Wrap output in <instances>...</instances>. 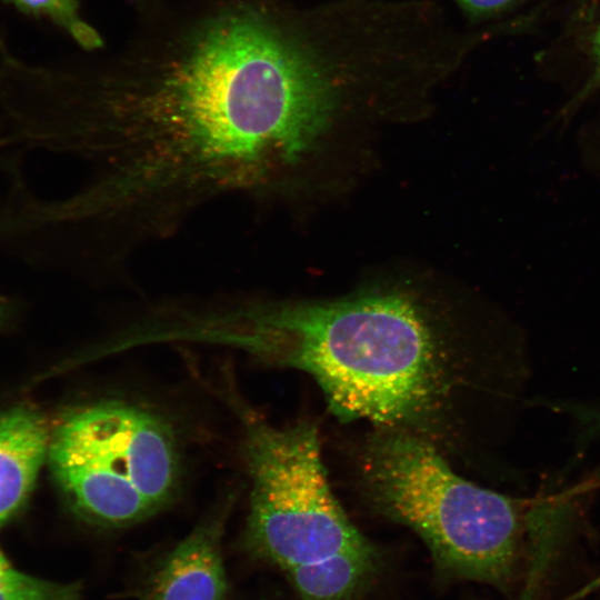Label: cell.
<instances>
[{
  "mask_svg": "<svg viewBox=\"0 0 600 600\" xmlns=\"http://www.w3.org/2000/svg\"><path fill=\"white\" fill-rule=\"evenodd\" d=\"M123 36L70 69L34 70L23 143L82 160L52 226L121 268L203 204L256 196L332 124L341 69L279 0H130Z\"/></svg>",
  "mask_w": 600,
  "mask_h": 600,
  "instance_id": "obj_1",
  "label": "cell"
},
{
  "mask_svg": "<svg viewBox=\"0 0 600 600\" xmlns=\"http://www.w3.org/2000/svg\"><path fill=\"white\" fill-rule=\"evenodd\" d=\"M217 338L279 367L308 373L341 421L414 434L441 452L458 448L478 356L416 296L379 290L326 301H238Z\"/></svg>",
  "mask_w": 600,
  "mask_h": 600,
  "instance_id": "obj_2",
  "label": "cell"
},
{
  "mask_svg": "<svg viewBox=\"0 0 600 600\" xmlns=\"http://www.w3.org/2000/svg\"><path fill=\"white\" fill-rule=\"evenodd\" d=\"M362 494L380 514L416 532L442 569L501 583L521 531L516 500L459 476L432 443L374 428L359 454Z\"/></svg>",
  "mask_w": 600,
  "mask_h": 600,
  "instance_id": "obj_3",
  "label": "cell"
},
{
  "mask_svg": "<svg viewBox=\"0 0 600 600\" xmlns=\"http://www.w3.org/2000/svg\"><path fill=\"white\" fill-rule=\"evenodd\" d=\"M48 460L73 510L103 528L156 514L171 501L179 481L170 424L122 401L68 412L51 432Z\"/></svg>",
  "mask_w": 600,
  "mask_h": 600,
  "instance_id": "obj_4",
  "label": "cell"
},
{
  "mask_svg": "<svg viewBox=\"0 0 600 600\" xmlns=\"http://www.w3.org/2000/svg\"><path fill=\"white\" fill-rule=\"evenodd\" d=\"M251 480L246 544L283 570L344 552L374 551L336 498L317 426L244 422Z\"/></svg>",
  "mask_w": 600,
  "mask_h": 600,
  "instance_id": "obj_5",
  "label": "cell"
},
{
  "mask_svg": "<svg viewBox=\"0 0 600 600\" xmlns=\"http://www.w3.org/2000/svg\"><path fill=\"white\" fill-rule=\"evenodd\" d=\"M223 511L206 518L166 557L143 600H226L228 581L222 558Z\"/></svg>",
  "mask_w": 600,
  "mask_h": 600,
  "instance_id": "obj_6",
  "label": "cell"
},
{
  "mask_svg": "<svg viewBox=\"0 0 600 600\" xmlns=\"http://www.w3.org/2000/svg\"><path fill=\"white\" fill-rule=\"evenodd\" d=\"M51 432L36 409L0 412V527L22 506L48 458Z\"/></svg>",
  "mask_w": 600,
  "mask_h": 600,
  "instance_id": "obj_7",
  "label": "cell"
},
{
  "mask_svg": "<svg viewBox=\"0 0 600 600\" xmlns=\"http://www.w3.org/2000/svg\"><path fill=\"white\" fill-rule=\"evenodd\" d=\"M376 551L344 552L286 570L301 600H351L369 580Z\"/></svg>",
  "mask_w": 600,
  "mask_h": 600,
  "instance_id": "obj_8",
  "label": "cell"
},
{
  "mask_svg": "<svg viewBox=\"0 0 600 600\" xmlns=\"http://www.w3.org/2000/svg\"><path fill=\"white\" fill-rule=\"evenodd\" d=\"M18 11L33 18H47L63 29L84 51L101 48L104 39L79 11L77 0H2Z\"/></svg>",
  "mask_w": 600,
  "mask_h": 600,
  "instance_id": "obj_9",
  "label": "cell"
},
{
  "mask_svg": "<svg viewBox=\"0 0 600 600\" xmlns=\"http://www.w3.org/2000/svg\"><path fill=\"white\" fill-rule=\"evenodd\" d=\"M0 600H82L78 583L61 584L24 576L0 584Z\"/></svg>",
  "mask_w": 600,
  "mask_h": 600,
  "instance_id": "obj_10",
  "label": "cell"
},
{
  "mask_svg": "<svg viewBox=\"0 0 600 600\" xmlns=\"http://www.w3.org/2000/svg\"><path fill=\"white\" fill-rule=\"evenodd\" d=\"M592 56L594 60L593 72L578 93L563 107L559 114L562 119L569 117L590 94L600 88V26L593 36Z\"/></svg>",
  "mask_w": 600,
  "mask_h": 600,
  "instance_id": "obj_11",
  "label": "cell"
},
{
  "mask_svg": "<svg viewBox=\"0 0 600 600\" xmlns=\"http://www.w3.org/2000/svg\"><path fill=\"white\" fill-rule=\"evenodd\" d=\"M473 17H487L512 7L521 0H457Z\"/></svg>",
  "mask_w": 600,
  "mask_h": 600,
  "instance_id": "obj_12",
  "label": "cell"
},
{
  "mask_svg": "<svg viewBox=\"0 0 600 600\" xmlns=\"http://www.w3.org/2000/svg\"><path fill=\"white\" fill-rule=\"evenodd\" d=\"M26 574L16 570L0 549V584L21 579Z\"/></svg>",
  "mask_w": 600,
  "mask_h": 600,
  "instance_id": "obj_13",
  "label": "cell"
},
{
  "mask_svg": "<svg viewBox=\"0 0 600 600\" xmlns=\"http://www.w3.org/2000/svg\"><path fill=\"white\" fill-rule=\"evenodd\" d=\"M1 318H2V309L0 308V321H1Z\"/></svg>",
  "mask_w": 600,
  "mask_h": 600,
  "instance_id": "obj_14",
  "label": "cell"
}]
</instances>
